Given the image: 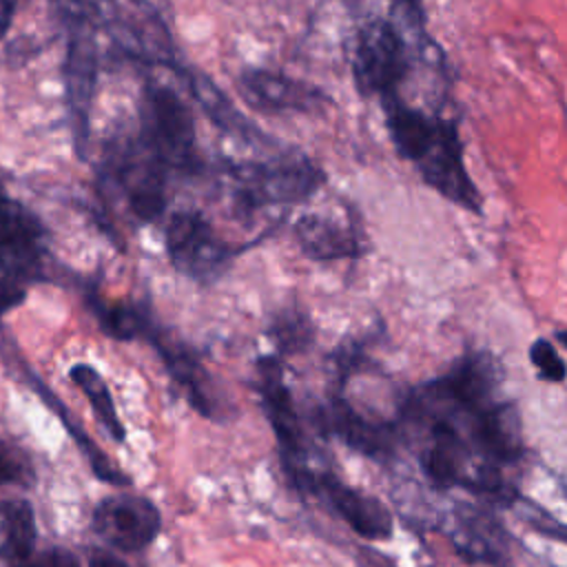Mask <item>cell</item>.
<instances>
[{"mask_svg": "<svg viewBox=\"0 0 567 567\" xmlns=\"http://www.w3.org/2000/svg\"><path fill=\"white\" fill-rule=\"evenodd\" d=\"M93 523L97 534L113 547L122 551H137L155 540L162 527V516L151 501L120 494L104 498L97 505Z\"/></svg>", "mask_w": 567, "mask_h": 567, "instance_id": "10", "label": "cell"}, {"mask_svg": "<svg viewBox=\"0 0 567 567\" xmlns=\"http://www.w3.org/2000/svg\"><path fill=\"white\" fill-rule=\"evenodd\" d=\"M352 82L363 97H392L410 78L408 40L392 18H370L354 35Z\"/></svg>", "mask_w": 567, "mask_h": 567, "instance_id": "4", "label": "cell"}, {"mask_svg": "<svg viewBox=\"0 0 567 567\" xmlns=\"http://www.w3.org/2000/svg\"><path fill=\"white\" fill-rule=\"evenodd\" d=\"M89 567H128V565L122 563L120 558H113V556H95Z\"/></svg>", "mask_w": 567, "mask_h": 567, "instance_id": "24", "label": "cell"}, {"mask_svg": "<svg viewBox=\"0 0 567 567\" xmlns=\"http://www.w3.org/2000/svg\"><path fill=\"white\" fill-rule=\"evenodd\" d=\"M498 385V365L485 354L463 357L443 379L423 388L421 401L430 405H443L452 412L474 414L476 410L492 403V396Z\"/></svg>", "mask_w": 567, "mask_h": 567, "instance_id": "9", "label": "cell"}, {"mask_svg": "<svg viewBox=\"0 0 567 567\" xmlns=\"http://www.w3.org/2000/svg\"><path fill=\"white\" fill-rule=\"evenodd\" d=\"M9 478H13V467L7 458L0 456V483H7Z\"/></svg>", "mask_w": 567, "mask_h": 567, "instance_id": "25", "label": "cell"}, {"mask_svg": "<svg viewBox=\"0 0 567 567\" xmlns=\"http://www.w3.org/2000/svg\"><path fill=\"white\" fill-rule=\"evenodd\" d=\"M155 343H157V350L164 357V363L171 370L173 379L188 394L193 408L197 412H202L204 416H213L215 414V392L208 381V374L202 370L197 359H193V354L179 346H171L159 339Z\"/></svg>", "mask_w": 567, "mask_h": 567, "instance_id": "16", "label": "cell"}, {"mask_svg": "<svg viewBox=\"0 0 567 567\" xmlns=\"http://www.w3.org/2000/svg\"><path fill=\"white\" fill-rule=\"evenodd\" d=\"M35 540L31 505L24 501L4 503L0 509V554L4 560H27Z\"/></svg>", "mask_w": 567, "mask_h": 567, "instance_id": "17", "label": "cell"}, {"mask_svg": "<svg viewBox=\"0 0 567 567\" xmlns=\"http://www.w3.org/2000/svg\"><path fill=\"white\" fill-rule=\"evenodd\" d=\"M385 128L394 151L441 197L481 213V193L470 177L458 124L441 113L408 104L401 93L381 100Z\"/></svg>", "mask_w": 567, "mask_h": 567, "instance_id": "1", "label": "cell"}, {"mask_svg": "<svg viewBox=\"0 0 567 567\" xmlns=\"http://www.w3.org/2000/svg\"><path fill=\"white\" fill-rule=\"evenodd\" d=\"M113 175L124 190L128 210L142 224L155 221L168 199L171 168L137 137L126 135L113 155Z\"/></svg>", "mask_w": 567, "mask_h": 567, "instance_id": "5", "label": "cell"}, {"mask_svg": "<svg viewBox=\"0 0 567 567\" xmlns=\"http://www.w3.org/2000/svg\"><path fill=\"white\" fill-rule=\"evenodd\" d=\"M20 567H80V565L71 551L49 549L47 554L33 558V560H24Z\"/></svg>", "mask_w": 567, "mask_h": 567, "instance_id": "22", "label": "cell"}, {"mask_svg": "<svg viewBox=\"0 0 567 567\" xmlns=\"http://www.w3.org/2000/svg\"><path fill=\"white\" fill-rule=\"evenodd\" d=\"M270 334L277 339L279 348L286 352H297L310 341V326L303 315L281 312L279 319L272 323Z\"/></svg>", "mask_w": 567, "mask_h": 567, "instance_id": "20", "label": "cell"}, {"mask_svg": "<svg viewBox=\"0 0 567 567\" xmlns=\"http://www.w3.org/2000/svg\"><path fill=\"white\" fill-rule=\"evenodd\" d=\"M529 359L536 365L538 374L545 381H554L560 383L565 379V363L563 357L556 352L554 343L547 339H536L529 348Z\"/></svg>", "mask_w": 567, "mask_h": 567, "instance_id": "21", "label": "cell"}, {"mask_svg": "<svg viewBox=\"0 0 567 567\" xmlns=\"http://www.w3.org/2000/svg\"><path fill=\"white\" fill-rule=\"evenodd\" d=\"M326 423L346 445L361 454L383 458L394 450V430L390 423H374L359 416L339 396L332 401V408L326 414Z\"/></svg>", "mask_w": 567, "mask_h": 567, "instance_id": "14", "label": "cell"}, {"mask_svg": "<svg viewBox=\"0 0 567 567\" xmlns=\"http://www.w3.org/2000/svg\"><path fill=\"white\" fill-rule=\"evenodd\" d=\"M467 445L450 419L439 416L430 430V445L421 456L423 472L436 485H461L467 476Z\"/></svg>", "mask_w": 567, "mask_h": 567, "instance_id": "13", "label": "cell"}, {"mask_svg": "<svg viewBox=\"0 0 567 567\" xmlns=\"http://www.w3.org/2000/svg\"><path fill=\"white\" fill-rule=\"evenodd\" d=\"M317 489L326 494L334 512L361 536L368 540H383L392 534V516L385 509V505L368 496L359 489H352L343 485L332 474H319L317 476Z\"/></svg>", "mask_w": 567, "mask_h": 567, "instance_id": "12", "label": "cell"}, {"mask_svg": "<svg viewBox=\"0 0 567 567\" xmlns=\"http://www.w3.org/2000/svg\"><path fill=\"white\" fill-rule=\"evenodd\" d=\"M226 179L235 210L252 215L264 206H290L308 199L323 184V173L306 157H277L230 162Z\"/></svg>", "mask_w": 567, "mask_h": 567, "instance_id": "3", "label": "cell"}, {"mask_svg": "<svg viewBox=\"0 0 567 567\" xmlns=\"http://www.w3.org/2000/svg\"><path fill=\"white\" fill-rule=\"evenodd\" d=\"M295 237L301 250L312 259L354 257L359 250L352 228L323 215H301L295 224Z\"/></svg>", "mask_w": 567, "mask_h": 567, "instance_id": "15", "label": "cell"}, {"mask_svg": "<svg viewBox=\"0 0 567 567\" xmlns=\"http://www.w3.org/2000/svg\"><path fill=\"white\" fill-rule=\"evenodd\" d=\"M164 239L173 266L188 277H215L233 257L230 244L224 241L213 224L197 210L173 213Z\"/></svg>", "mask_w": 567, "mask_h": 567, "instance_id": "7", "label": "cell"}, {"mask_svg": "<svg viewBox=\"0 0 567 567\" xmlns=\"http://www.w3.org/2000/svg\"><path fill=\"white\" fill-rule=\"evenodd\" d=\"M470 439L492 463H514L523 454L518 412L512 403H487L470 414Z\"/></svg>", "mask_w": 567, "mask_h": 567, "instance_id": "11", "label": "cell"}, {"mask_svg": "<svg viewBox=\"0 0 567 567\" xmlns=\"http://www.w3.org/2000/svg\"><path fill=\"white\" fill-rule=\"evenodd\" d=\"M137 137L171 168L173 175L193 177L204 168L197 148L195 115L188 102L164 82H146L137 109Z\"/></svg>", "mask_w": 567, "mask_h": 567, "instance_id": "2", "label": "cell"}, {"mask_svg": "<svg viewBox=\"0 0 567 567\" xmlns=\"http://www.w3.org/2000/svg\"><path fill=\"white\" fill-rule=\"evenodd\" d=\"M401 9H403V13H405V18H412L414 22H421L423 20V9H421V0H394Z\"/></svg>", "mask_w": 567, "mask_h": 567, "instance_id": "23", "label": "cell"}, {"mask_svg": "<svg viewBox=\"0 0 567 567\" xmlns=\"http://www.w3.org/2000/svg\"><path fill=\"white\" fill-rule=\"evenodd\" d=\"M237 93L248 106L268 115L319 113L330 102L321 86L257 66H248L237 75Z\"/></svg>", "mask_w": 567, "mask_h": 567, "instance_id": "8", "label": "cell"}, {"mask_svg": "<svg viewBox=\"0 0 567 567\" xmlns=\"http://www.w3.org/2000/svg\"><path fill=\"white\" fill-rule=\"evenodd\" d=\"M71 379L89 396L93 412L97 414V419L106 427V432L115 441H124V425L117 419V412H115V405H113V399H111V392H109L104 379L89 365L71 368Z\"/></svg>", "mask_w": 567, "mask_h": 567, "instance_id": "18", "label": "cell"}, {"mask_svg": "<svg viewBox=\"0 0 567 567\" xmlns=\"http://www.w3.org/2000/svg\"><path fill=\"white\" fill-rule=\"evenodd\" d=\"M102 326L109 334L117 337V339H135L137 334L144 332L146 321L144 317L126 306H117V308H102L97 310Z\"/></svg>", "mask_w": 567, "mask_h": 567, "instance_id": "19", "label": "cell"}, {"mask_svg": "<svg viewBox=\"0 0 567 567\" xmlns=\"http://www.w3.org/2000/svg\"><path fill=\"white\" fill-rule=\"evenodd\" d=\"M259 390L264 396L268 421L281 450V463L286 474L299 489H317V474H312L306 465L303 432L292 405V396L284 383V370L272 357L259 361Z\"/></svg>", "mask_w": 567, "mask_h": 567, "instance_id": "6", "label": "cell"}]
</instances>
